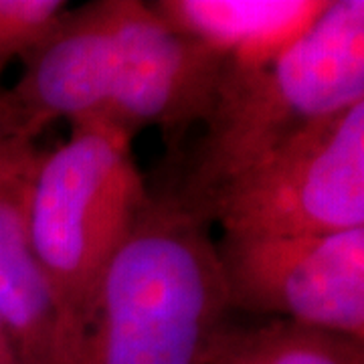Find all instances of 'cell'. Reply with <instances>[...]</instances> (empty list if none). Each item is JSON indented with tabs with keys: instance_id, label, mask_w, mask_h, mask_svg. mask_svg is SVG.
<instances>
[{
	"instance_id": "3",
	"label": "cell",
	"mask_w": 364,
	"mask_h": 364,
	"mask_svg": "<svg viewBox=\"0 0 364 364\" xmlns=\"http://www.w3.org/2000/svg\"><path fill=\"white\" fill-rule=\"evenodd\" d=\"M364 102V2L328 0L287 51L227 69L195 162L174 198L196 213L223 184L322 117Z\"/></svg>"
},
{
	"instance_id": "10",
	"label": "cell",
	"mask_w": 364,
	"mask_h": 364,
	"mask_svg": "<svg viewBox=\"0 0 364 364\" xmlns=\"http://www.w3.org/2000/svg\"><path fill=\"white\" fill-rule=\"evenodd\" d=\"M69 4L63 0H0V77L47 41Z\"/></svg>"
},
{
	"instance_id": "6",
	"label": "cell",
	"mask_w": 364,
	"mask_h": 364,
	"mask_svg": "<svg viewBox=\"0 0 364 364\" xmlns=\"http://www.w3.org/2000/svg\"><path fill=\"white\" fill-rule=\"evenodd\" d=\"M229 306L364 342V227L223 237Z\"/></svg>"
},
{
	"instance_id": "11",
	"label": "cell",
	"mask_w": 364,
	"mask_h": 364,
	"mask_svg": "<svg viewBox=\"0 0 364 364\" xmlns=\"http://www.w3.org/2000/svg\"><path fill=\"white\" fill-rule=\"evenodd\" d=\"M0 364H25L2 318H0Z\"/></svg>"
},
{
	"instance_id": "7",
	"label": "cell",
	"mask_w": 364,
	"mask_h": 364,
	"mask_svg": "<svg viewBox=\"0 0 364 364\" xmlns=\"http://www.w3.org/2000/svg\"><path fill=\"white\" fill-rule=\"evenodd\" d=\"M39 156L35 138L0 124V318L25 364H69L61 312L31 241Z\"/></svg>"
},
{
	"instance_id": "5",
	"label": "cell",
	"mask_w": 364,
	"mask_h": 364,
	"mask_svg": "<svg viewBox=\"0 0 364 364\" xmlns=\"http://www.w3.org/2000/svg\"><path fill=\"white\" fill-rule=\"evenodd\" d=\"M223 237L364 227V102L322 117L223 184L196 210Z\"/></svg>"
},
{
	"instance_id": "1",
	"label": "cell",
	"mask_w": 364,
	"mask_h": 364,
	"mask_svg": "<svg viewBox=\"0 0 364 364\" xmlns=\"http://www.w3.org/2000/svg\"><path fill=\"white\" fill-rule=\"evenodd\" d=\"M23 63L18 81L0 90V124L35 140L65 117L130 138L158 128L178 144L205 124L225 73L221 57L172 31L140 0L67 9Z\"/></svg>"
},
{
	"instance_id": "4",
	"label": "cell",
	"mask_w": 364,
	"mask_h": 364,
	"mask_svg": "<svg viewBox=\"0 0 364 364\" xmlns=\"http://www.w3.org/2000/svg\"><path fill=\"white\" fill-rule=\"evenodd\" d=\"M150 198L132 138L116 128L71 124L67 142L41 150L31 241L61 312L69 364L81 356L105 267Z\"/></svg>"
},
{
	"instance_id": "8",
	"label": "cell",
	"mask_w": 364,
	"mask_h": 364,
	"mask_svg": "<svg viewBox=\"0 0 364 364\" xmlns=\"http://www.w3.org/2000/svg\"><path fill=\"white\" fill-rule=\"evenodd\" d=\"M328 0H156L166 25L221 57L227 69L267 65L324 13Z\"/></svg>"
},
{
	"instance_id": "2",
	"label": "cell",
	"mask_w": 364,
	"mask_h": 364,
	"mask_svg": "<svg viewBox=\"0 0 364 364\" xmlns=\"http://www.w3.org/2000/svg\"><path fill=\"white\" fill-rule=\"evenodd\" d=\"M229 312L208 223L152 196L102 275L77 364H207Z\"/></svg>"
},
{
	"instance_id": "9",
	"label": "cell",
	"mask_w": 364,
	"mask_h": 364,
	"mask_svg": "<svg viewBox=\"0 0 364 364\" xmlns=\"http://www.w3.org/2000/svg\"><path fill=\"white\" fill-rule=\"evenodd\" d=\"M207 364H364V342L286 320L229 324Z\"/></svg>"
}]
</instances>
